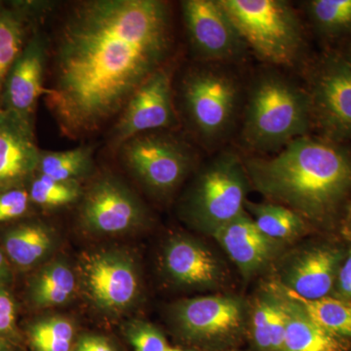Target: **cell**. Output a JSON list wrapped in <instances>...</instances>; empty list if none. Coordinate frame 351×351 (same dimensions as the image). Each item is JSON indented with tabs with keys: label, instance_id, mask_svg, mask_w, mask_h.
Instances as JSON below:
<instances>
[{
	"label": "cell",
	"instance_id": "obj_29",
	"mask_svg": "<svg viewBox=\"0 0 351 351\" xmlns=\"http://www.w3.org/2000/svg\"><path fill=\"white\" fill-rule=\"evenodd\" d=\"M271 313L272 299L269 292L256 301L252 313V337L258 351H271Z\"/></svg>",
	"mask_w": 351,
	"mask_h": 351
},
{
	"label": "cell",
	"instance_id": "obj_24",
	"mask_svg": "<svg viewBox=\"0 0 351 351\" xmlns=\"http://www.w3.org/2000/svg\"><path fill=\"white\" fill-rule=\"evenodd\" d=\"M270 287L297 302L304 313L321 327L332 334L351 339V300L327 295L319 300H306L289 292L278 283Z\"/></svg>",
	"mask_w": 351,
	"mask_h": 351
},
{
	"label": "cell",
	"instance_id": "obj_9",
	"mask_svg": "<svg viewBox=\"0 0 351 351\" xmlns=\"http://www.w3.org/2000/svg\"><path fill=\"white\" fill-rule=\"evenodd\" d=\"M82 200L80 223L94 234H121L147 221V210L142 201L112 174L95 180L83 193Z\"/></svg>",
	"mask_w": 351,
	"mask_h": 351
},
{
	"label": "cell",
	"instance_id": "obj_37",
	"mask_svg": "<svg viewBox=\"0 0 351 351\" xmlns=\"http://www.w3.org/2000/svg\"><path fill=\"white\" fill-rule=\"evenodd\" d=\"M343 232L351 240V200L346 208L345 218L343 221Z\"/></svg>",
	"mask_w": 351,
	"mask_h": 351
},
{
	"label": "cell",
	"instance_id": "obj_19",
	"mask_svg": "<svg viewBox=\"0 0 351 351\" xmlns=\"http://www.w3.org/2000/svg\"><path fill=\"white\" fill-rule=\"evenodd\" d=\"M163 265L168 276L180 285L211 287L223 278L216 256L200 242L181 235L166 244Z\"/></svg>",
	"mask_w": 351,
	"mask_h": 351
},
{
	"label": "cell",
	"instance_id": "obj_32",
	"mask_svg": "<svg viewBox=\"0 0 351 351\" xmlns=\"http://www.w3.org/2000/svg\"><path fill=\"white\" fill-rule=\"evenodd\" d=\"M269 293L272 299L271 325H270L271 351H283L287 317H286L280 297L274 291L269 290Z\"/></svg>",
	"mask_w": 351,
	"mask_h": 351
},
{
	"label": "cell",
	"instance_id": "obj_14",
	"mask_svg": "<svg viewBox=\"0 0 351 351\" xmlns=\"http://www.w3.org/2000/svg\"><path fill=\"white\" fill-rule=\"evenodd\" d=\"M173 316L186 337L199 341H221L235 336L245 319L243 304L226 295L184 300L175 306Z\"/></svg>",
	"mask_w": 351,
	"mask_h": 351
},
{
	"label": "cell",
	"instance_id": "obj_2",
	"mask_svg": "<svg viewBox=\"0 0 351 351\" xmlns=\"http://www.w3.org/2000/svg\"><path fill=\"white\" fill-rule=\"evenodd\" d=\"M350 144L307 135L274 156H254L244 165L261 195L292 209L306 221L324 223L351 200Z\"/></svg>",
	"mask_w": 351,
	"mask_h": 351
},
{
	"label": "cell",
	"instance_id": "obj_36",
	"mask_svg": "<svg viewBox=\"0 0 351 351\" xmlns=\"http://www.w3.org/2000/svg\"><path fill=\"white\" fill-rule=\"evenodd\" d=\"M13 267L0 247V287H7L13 282Z\"/></svg>",
	"mask_w": 351,
	"mask_h": 351
},
{
	"label": "cell",
	"instance_id": "obj_12",
	"mask_svg": "<svg viewBox=\"0 0 351 351\" xmlns=\"http://www.w3.org/2000/svg\"><path fill=\"white\" fill-rule=\"evenodd\" d=\"M80 276L88 298L106 313L125 311L140 292L136 263L121 251L103 250L86 256L82 263Z\"/></svg>",
	"mask_w": 351,
	"mask_h": 351
},
{
	"label": "cell",
	"instance_id": "obj_33",
	"mask_svg": "<svg viewBox=\"0 0 351 351\" xmlns=\"http://www.w3.org/2000/svg\"><path fill=\"white\" fill-rule=\"evenodd\" d=\"M17 317L15 300L5 287H0V339H8Z\"/></svg>",
	"mask_w": 351,
	"mask_h": 351
},
{
	"label": "cell",
	"instance_id": "obj_8",
	"mask_svg": "<svg viewBox=\"0 0 351 351\" xmlns=\"http://www.w3.org/2000/svg\"><path fill=\"white\" fill-rule=\"evenodd\" d=\"M313 125L321 137L351 143V63L346 55H327L311 76L309 90Z\"/></svg>",
	"mask_w": 351,
	"mask_h": 351
},
{
	"label": "cell",
	"instance_id": "obj_17",
	"mask_svg": "<svg viewBox=\"0 0 351 351\" xmlns=\"http://www.w3.org/2000/svg\"><path fill=\"white\" fill-rule=\"evenodd\" d=\"M212 237L245 278H251L265 269L274 260L281 244L261 232L245 211L219 228Z\"/></svg>",
	"mask_w": 351,
	"mask_h": 351
},
{
	"label": "cell",
	"instance_id": "obj_35",
	"mask_svg": "<svg viewBox=\"0 0 351 351\" xmlns=\"http://www.w3.org/2000/svg\"><path fill=\"white\" fill-rule=\"evenodd\" d=\"M335 286L339 298L351 300V250L346 254V257L339 267Z\"/></svg>",
	"mask_w": 351,
	"mask_h": 351
},
{
	"label": "cell",
	"instance_id": "obj_3",
	"mask_svg": "<svg viewBox=\"0 0 351 351\" xmlns=\"http://www.w3.org/2000/svg\"><path fill=\"white\" fill-rule=\"evenodd\" d=\"M313 126L306 90L274 73L258 76L245 108L240 138L244 147L265 154L279 152Z\"/></svg>",
	"mask_w": 351,
	"mask_h": 351
},
{
	"label": "cell",
	"instance_id": "obj_10",
	"mask_svg": "<svg viewBox=\"0 0 351 351\" xmlns=\"http://www.w3.org/2000/svg\"><path fill=\"white\" fill-rule=\"evenodd\" d=\"M181 6L189 43L203 63L243 58L248 48L219 0H184Z\"/></svg>",
	"mask_w": 351,
	"mask_h": 351
},
{
	"label": "cell",
	"instance_id": "obj_6",
	"mask_svg": "<svg viewBox=\"0 0 351 351\" xmlns=\"http://www.w3.org/2000/svg\"><path fill=\"white\" fill-rule=\"evenodd\" d=\"M250 186L239 154L219 152L193 182L184 203L186 215L201 230L212 235L243 213Z\"/></svg>",
	"mask_w": 351,
	"mask_h": 351
},
{
	"label": "cell",
	"instance_id": "obj_27",
	"mask_svg": "<svg viewBox=\"0 0 351 351\" xmlns=\"http://www.w3.org/2000/svg\"><path fill=\"white\" fill-rule=\"evenodd\" d=\"M27 337L34 351H71L75 327L66 318L53 316L32 323Z\"/></svg>",
	"mask_w": 351,
	"mask_h": 351
},
{
	"label": "cell",
	"instance_id": "obj_31",
	"mask_svg": "<svg viewBox=\"0 0 351 351\" xmlns=\"http://www.w3.org/2000/svg\"><path fill=\"white\" fill-rule=\"evenodd\" d=\"M32 203L27 188L2 191L0 193V223L22 218L29 212Z\"/></svg>",
	"mask_w": 351,
	"mask_h": 351
},
{
	"label": "cell",
	"instance_id": "obj_39",
	"mask_svg": "<svg viewBox=\"0 0 351 351\" xmlns=\"http://www.w3.org/2000/svg\"><path fill=\"white\" fill-rule=\"evenodd\" d=\"M346 57L348 58V61L351 63V47L350 48V50L348 51V52L346 53Z\"/></svg>",
	"mask_w": 351,
	"mask_h": 351
},
{
	"label": "cell",
	"instance_id": "obj_41",
	"mask_svg": "<svg viewBox=\"0 0 351 351\" xmlns=\"http://www.w3.org/2000/svg\"><path fill=\"white\" fill-rule=\"evenodd\" d=\"M13 351V350H12Z\"/></svg>",
	"mask_w": 351,
	"mask_h": 351
},
{
	"label": "cell",
	"instance_id": "obj_20",
	"mask_svg": "<svg viewBox=\"0 0 351 351\" xmlns=\"http://www.w3.org/2000/svg\"><path fill=\"white\" fill-rule=\"evenodd\" d=\"M280 297L285 311V341L283 351H351L350 339L327 331L314 322L297 302L270 287Z\"/></svg>",
	"mask_w": 351,
	"mask_h": 351
},
{
	"label": "cell",
	"instance_id": "obj_13",
	"mask_svg": "<svg viewBox=\"0 0 351 351\" xmlns=\"http://www.w3.org/2000/svg\"><path fill=\"white\" fill-rule=\"evenodd\" d=\"M50 43L43 32L32 34L7 75L0 110L34 125L39 98L44 96Z\"/></svg>",
	"mask_w": 351,
	"mask_h": 351
},
{
	"label": "cell",
	"instance_id": "obj_21",
	"mask_svg": "<svg viewBox=\"0 0 351 351\" xmlns=\"http://www.w3.org/2000/svg\"><path fill=\"white\" fill-rule=\"evenodd\" d=\"M1 244L12 267L32 269L45 262L52 254L56 237L49 226L39 221H27L6 230Z\"/></svg>",
	"mask_w": 351,
	"mask_h": 351
},
{
	"label": "cell",
	"instance_id": "obj_25",
	"mask_svg": "<svg viewBox=\"0 0 351 351\" xmlns=\"http://www.w3.org/2000/svg\"><path fill=\"white\" fill-rule=\"evenodd\" d=\"M93 170V149L80 147L63 152L41 151L36 174L55 181L80 182Z\"/></svg>",
	"mask_w": 351,
	"mask_h": 351
},
{
	"label": "cell",
	"instance_id": "obj_34",
	"mask_svg": "<svg viewBox=\"0 0 351 351\" xmlns=\"http://www.w3.org/2000/svg\"><path fill=\"white\" fill-rule=\"evenodd\" d=\"M71 351H119L110 339L100 335H84Z\"/></svg>",
	"mask_w": 351,
	"mask_h": 351
},
{
	"label": "cell",
	"instance_id": "obj_23",
	"mask_svg": "<svg viewBox=\"0 0 351 351\" xmlns=\"http://www.w3.org/2000/svg\"><path fill=\"white\" fill-rule=\"evenodd\" d=\"M245 209L260 232L274 241H290L306 232V219L283 205L247 200Z\"/></svg>",
	"mask_w": 351,
	"mask_h": 351
},
{
	"label": "cell",
	"instance_id": "obj_4",
	"mask_svg": "<svg viewBox=\"0 0 351 351\" xmlns=\"http://www.w3.org/2000/svg\"><path fill=\"white\" fill-rule=\"evenodd\" d=\"M247 48L263 61L290 66L304 47L301 21L283 0H219Z\"/></svg>",
	"mask_w": 351,
	"mask_h": 351
},
{
	"label": "cell",
	"instance_id": "obj_5",
	"mask_svg": "<svg viewBox=\"0 0 351 351\" xmlns=\"http://www.w3.org/2000/svg\"><path fill=\"white\" fill-rule=\"evenodd\" d=\"M241 88L237 76L219 64L189 69L181 83L184 117L203 144L218 145L232 132L240 107Z\"/></svg>",
	"mask_w": 351,
	"mask_h": 351
},
{
	"label": "cell",
	"instance_id": "obj_18",
	"mask_svg": "<svg viewBox=\"0 0 351 351\" xmlns=\"http://www.w3.org/2000/svg\"><path fill=\"white\" fill-rule=\"evenodd\" d=\"M54 2L0 1V104L7 75Z\"/></svg>",
	"mask_w": 351,
	"mask_h": 351
},
{
	"label": "cell",
	"instance_id": "obj_26",
	"mask_svg": "<svg viewBox=\"0 0 351 351\" xmlns=\"http://www.w3.org/2000/svg\"><path fill=\"white\" fill-rule=\"evenodd\" d=\"M306 7L311 24L323 38L351 34V0H311Z\"/></svg>",
	"mask_w": 351,
	"mask_h": 351
},
{
	"label": "cell",
	"instance_id": "obj_22",
	"mask_svg": "<svg viewBox=\"0 0 351 351\" xmlns=\"http://www.w3.org/2000/svg\"><path fill=\"white\" fill-rule=\"evenodd\" d=\"M76 276L68 263L58 260L43 265L31 277L27 295L38 308L62 306L75 295Z\"/></svg>",
	"mask_w": 351,
	"mask_h": 351
},
{
	"label": "cell",
	"instance_id": "obj_7",
	"mask_svg": "<svg viewBox=\"0 0 351 351\" xmlns=\"http://www.w3.org/2000/svg\"><path fill=\"white\" fill-rule=\"evenodd\" d=\"M119 151L122 162L134 177L161 196L172 193L195 162V152L184 141L162 131L136 136Z\"/></svg>",
	"mask_w": 351,
	"mask_h": 351
},
{
	"label": "cell",
	"instance_id": "obj_40",
	"mask_svg": "<svg viewBox=\"0 0 351 351\" xmlns=\"http://www.w3.org/2000/svg\"><path fill=\"white\" fill-rule=\"evenodd\" d=\"M167 351H193V350H179V348H169V350H168Z\"/></svg>",
	"mask_w": 351,
	"mask_h": 351
},
{
	"label": "cell",
	"instance_id": "obj_1",
	"mask_svg": "<svg viewBox=\"0 0 351 351\" xmlns=\"http://www.w3.org/2000/svg\"><path fill=\"white\" fill-rule=\"evenodd\" d=\"M173 43L169 4L161 0H85L58 29L46 106L69 138L91 135L119 117L133 94L163 68Z\"/></svg>",
	"mask_w": 351,
	"mask_h": 351
},
{
	"label": "cell",
	"instance_id": "obj_15",
	"mask_svg": "<svg viewBox=\"0 0 351 351\" xmlns=\"http://www.w3.org/2000/svg\"><path fill=\"white\" fill-rule=\"evenodd\" d=\"M345 257L341 249L328 245L304 249L291 258L277 283L302 299H322L335 287Z\"/></svg>",
	"mask_w": 351,
	"mask_h": 351
},
{
	"label": "cell",
	"instance_id": "obj_11",
	"mask_svg": "<svg viewBox=\"0 0 351 351\" xmlns=\"http://www.w3.org/2000/svg\"><path fill=\"white\" fill-rule=\"evenodd\" d=\"M169 69L163 66L133 94L119 115L110 144L119 149L136 136L171 129L178 124Z\"/></svg>",
	"mask_w": 351,
	"mask_h": 351
},
{
	"label": "cell",
	"instance_id": "obj_30",
	"mask_svg": "<svg viewBox=\"0 0 351 351\" xmlns=\"http://www.w3.org/2000/svg\"><path fill=\"white\" fill-rule=\"evenodd\" d=\"M126 335L135 351H167L170 348L162 332L144 321L130 323Z\"/></svg>",
	"mask_w": 351,
	"mask_h": 351
},
{
	"label": "cell",
	"instance_id": "obj_28",
	"mask_svg": "<svg viewBox=\"0 0 351 351\" xmlns=\"http://www.w3.org/2000/svg\"><path fill=\"white\" fill-rule=\"evenodd\" d=\"M29 184L32 202L47 209L73 204L83 195L80 182L55 181L40 174L34 176Z\"/></svg>",
	"mask_w": 351,
	"mask_h": 351
},
{
	"label": "cell",
	"instance_id": "obj_38",
	"mask_svg": "<svg viewBox=\"0 0 351 351\" xmlns=\"http://www.w3.org/2000/svg\"><path fill=\"white\" fill-rule=\"evenodd\" d=\"M0 351H12V346L8 339H0Z\"/></svg>",
	"mask_w": 351,
	"mask_h": 351
},
{
	"label": "cell",
	"instance_id": "obj_16",
	"mask_svg": "<svg viewBox=\"0 0 351 351\" xmlns=\"http://www.w3.org/2000/svg\"><path fill=\"white\" fill-rule=\"evenodd\" d=\"M40 152L34 125L0 110V193L27 188L38 173Z\"/></svg>",
	"mask_w": 351,
	"mask_h": 351
}]
</instances>
